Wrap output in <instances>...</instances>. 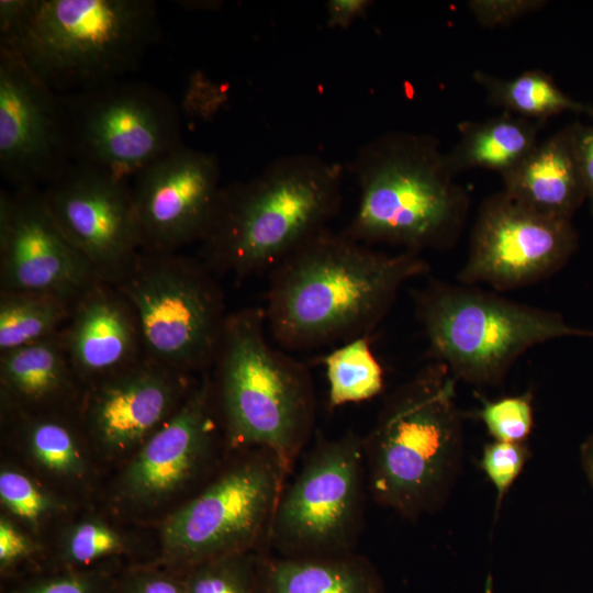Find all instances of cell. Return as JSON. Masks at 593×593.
I'll list each match as a JSON object with an SVG mask.
<instances>
[{
  "label": "cell",
  "mask_w": 593,
  "mask_h": 593,
  "mask_svg": "<svg viewBox=\"0 0 593 593\" xmlns=\"http://www.w3.org/2000/svg\"><path fill=\"white\" fill-rule=\"evenodd\" d=\"M2 404L24 412L63 414L81 403L85 387L72 368L60 333L0 353Z\"/></svg>",
  "instance_id": "cell-20"
},
{
  "label": "cell",
  "mask_w": 593,
  "mask_h": 593,
  "mask_svg": "<svg viewBox=\"0 0 593 593\" xmlns=\"http://www.w3.org/2000/svg\"><path fill=\"white\" fill-rule=\"evenodd\" d=\"M428 270L418 253L384 254L326 228L268 273V333L290 350L369 336L401 287Z\"/></svg>",
  "instance_id": "cell-1"
},
{
  "label": "cell",
  "mask_w": 593,
  "mask_h": 593,
  "mask_svg": "<svg viewBox=\"0 0 593 593\" xmlns=\"http://www.w3.org/2000/svg\"><path fill=\"white\" fill-rule=\"evenodd\" d=\"M43 192L59 230L96 276L118 284L142 251L131 182L71 163Z\"/></svg>",
  "instance_id": "cell-13"
},
{
  "label": "cell",
  "mask_w": 593,
  "mask_h": 593,
  "mask_svg": "<svg viewBox=\"0 0 593 593\" xmlns=\"http://www.w3.org/2000/svg\"><path fill=\"white\" fill-rule=\"evenodd\" d=\"M101 281L54 221L43 188L0 191V290L76 300Z\"/></svg>",
  "instance_id": "cell-16"
},
{
  "label": "cell",
  "mask_w": 593,
  "mask_h": 593,
  "mask_svg": "<svg viewBox=\"0 0 593 593\" xmlns=\"http://www.w3.org/2000/svg\"><path fill=\"white\" fill-rule=\"evenodd\" d=\"M60 335L85 389L145 357L133 305L115 284L104 281H98L76 299Z\"/></svg>",
  "instance_id": "cell-19"
},
{
  "label": "cell",
  "mask_w": 593,
  "mask_h": 593,
  "mask_svg": "<svg viewBox=\"0 0 593 593\" xmlns=\"http://www.w3.org/2000/svg\"><path fill=\"white\" fill-rule=\"evenodd\" d=\"M578 246L571 220L533 211L501 191L479 209L458 280L497 291L529 286L560 270Z\"/></svg>",
  "instance_id": "cell-12"
},
{
  "label": "cell",
  "mask_w": 593,
  "mask_h": 593,
  "mask_svg": "<svg viewBox=\"0 0 593 593\" xmlns=\"http://www.w3.org/2000/svg\"><path fill=\"white\" fill-rule=\"evenodd\" d=\"M580 461L588 480L593 486V433L580 446Z\"/></svg>",
  "instance_id": "cell-40"
},
{
  "label": "cell",
  "mask_w": 593,
  "mask_h": 593,
  "mask_svg": "<svg viewBox=\"0 0 593 593\" xmlns=\"http://www.w3.org/2000/svg\"><path fill=\"white\" fill-rule=\"evenodd\" d=\"M542 124L503 112L483 121L458 125L460 137L447 153L454 172L490 169L501 176L516 168L537 145Z\"/></svg>",
  "instance_id": "cell-23"
},
{
  "label": "cell",
  "mask_w": 593,
  "mask_h": 593,
  "mask_svg": "<svg viewBox=\"0 0 593 593\" xmlns=\"http://www.w3.org/2000/svg\"><path fill=\"white\" fill-rule=\"evenodd\" d=\"M127 593H186V585L163 573L143 572L131 580Z\"/></svg>",
  "instance_id": "cell-38"
},
{
  "label": "cell",
  "mask_w": 593,
  "mask_h": 593,
  "mask_svg": "<svg viewBox=\"0 0 593 593\" xmlns=\"http://www.w3.org/2000/svg\"><path fill=\"white\" fill-rule=\"evenodd\" d=\"M478 415L494 440L525 443L534 425L532 394L484 401Z\"/></svg>",
  "instance_id": "cell-31"
},
{
  "label": "cell",
  "mask_w": 593,
  "mask_h": 593,
  "mask_svg": "<svg viewBox=\"0 0 593 593\" xmlns=\"http://www.w3.org/2000/svg\"><path fill=\"white\" fill-rule=\"evenodd\" d=\"M350 170L358 201L343 232L353 239L414 253L457 240L469 195L433 135L383 133L358 149Z\"/></svg>",
  "instance_id": "cell-4"
},
{
  "label": "cell",
  "mask_w": 593,
  "mask_h": 593,
  "mask_svg": "<svg viewBox=\"0 0 593 593\" xmlns=\"http://www.w3.org/2000/svg\"><path fill=\"white\" fill-rule=\"evenodd\" d=\"M501 177L508 198L548 216L571 220L586 201L571 124L538 142L516 168Z\"/></svg>",
  "instance_id": "cell-21"
},
{
  "label": "cell",
  "mask_w": 593,
  "mask_h": 593,
  "mask_svg": "<svg viewBox=\"0 0 593 593\" xmlns=\"http://www.w3.org/2000/svg\"><path fill=\"white\" fill-rule=\"evenodd\" d=\"M530 456L525 443L494 440L484 446L480 467L496 491V510Z\"/></svg>",
  "instance_id": "cell-32"
},
{
  "label": "cell",
  "mask_w": 593,
  "mask_h": 593,
  "mask_svg": "<svg viewBox=\"0 0 593 593\" xmlns=\"http://www.w3.org/2000/svg\"><path fill=\"white\" fill-rule=\"evenodd\" d=\"M342 167L294 153L255 176L223 187L200 259L215 275L243 281L269 273L306 240L328 228L343 201Z\"/></svg>",
  "instance_id": "cell-2"
},
{
  "label": "cell",
  "mask_w": 593,
  "mask_h": 593,
  "mask_svg": "<svg viewBox=\"0 0 593 593\" xmlns=\"http://www.w3.org/2000/svg\"><path fill=\"white\" fill-rule=\"evenodd\" d=\"M268 335L264 307L228 313L210 373L227 445L267 449L289 475L313 432L314 384Z\"/></svg>",
  "instance_id": "cell-5"
},
{
  "label": "cell",
  "mask_w": 593,
  "mask_h": 593,
  "mask_svg": "<svg viewBox=\"0 0 593 593\" xmlns=\"http://www.w3.org/2000/svg\"><path fill=\"white\" fill-rule=\"evenodd\" d=\"M590 118V123L574 122L571 124V128L584 180L586 200L589 201L590 211L593 216V113Z\"/></svg>",
  "instance_id": "cell-35"
},
{
  "label": "cell",
  "mask_w": 593,
  "mask_h": 593,
  "mask_svg": "<svg viewBox=\"0 0 593 593\" xmlns=\"http://www.w3.org/2000/svg\"><path fill=\"white\" fill-rule=\"evenodd\" d=\"M287 477L272 452L248 449L247 456L165 521V549L195 566L267 544Z\"/></svg>",
  "instance_id": "cell-11"
},
{
  "label": "cell",
  "mask_w": 593,
  "mask_h": 593,
  "mask_svg": "<svg viewBox=\"0 0 593 593\" xmlns=\"http://www.w3.org/2000/svg\"><path fill=\"white\" fill-rule=\"evenodd\" d=\"M125 548L122 535L100 519H83L64 534L61 549L65 559L74 564H89L120 553Z\"/></svg>",
  "instance_id": "cell-30"
},
{
  "label": "cell",
  "mask_w": 593,
  "mask_h": 593,
  "mask_svg": "<svg viewBox=\"0 0 593 593\" xmlns=\"http://www.w3.org/2000/svg\"><path fill=\"white\" fill-rule=\"evenodd\" d=\"M92 581L83 575L68 574L34 584L23 593H93Z\"/></svg>",
  "instance_id": "cell-39"
},
{
  "label": "cell",
  "mask_w": 593,
  "mask_h": 593,
  "mask_svg": "<svg viewBox=\"0 0 593 593\" xmlns=\"http://www.w3.org/2000/svg\"><path fill=\"white\" fill-rule=\"evenodd\" d=\"M258 564L251 551L198 563L184 580L186 593H260Z\"/></svg>",
  "instance_id": "cell-28"
},
{
  "label": "cell",
  "mask_w": 593,
  "mask_h": 593,
  "mask_svg": "<svg viewBox=\"0 0 593 593\" xmlns=\"http://www.w3.org/2000/svg\"><path fill=\"white\" fill-rule=\"evenodd\" d=\"M3 410L41 468L66 479L80 478L85 473L86 460L79 435L67 415L30 413L8 405Z\"/></svg>",
  "instance_id": "cell-25"
},
{
  "label": "cell",
  "mask_w": 593,
  "mask_h": 593,
  "mask_svg": "<svg viewBox=\"0 0 593 593\" xmlns=\"http://www.w3.org/2000/svg\"><path fill=\"white\" fill-rule=\"evenodd\" d=\"M61 96L75 164L131 182L184 145L176 103L145 81L126 78Z\"/></svg>",
  "instance_id": "cell-9"
},
{
  "label": "cell",
  "mask_w": 593,
  "mask_h": 593,
  "mask_svg": "<svg viewBox=\"0 0 593 593\" xmlns=\"http://www.w3.org/2000/svg\"><path fill=\"white\" fill-rule=\"evenodd\" d=\"M322 363L332 409L371 400L384 388L383 368L372 351L369 336L342 343L324 356Z\"/></svg>",
  "instance_id": "cell-27"
},
{
  "label": "cell",
  "mask_w": 593,
  "mask_h": 593,
  "mask_svg": "<svg viewBox=\"0 0 593 593\" xmlns=\"http://www.w3.org/2000/svg\"><path fill=\"white\" fill-rule=\"evenodd\" d=\"M260 593H383L373 567L353 552L259 560Z\"/></svg>",
  "instance_id": "cell-22"
},
{
  "label": "cell",
  "mask_w": 593,
  "mask_h": 593,
  "mask_svg": "<svg viewBox=\"0 0 593 593\" xmlns=\"http://www.w3.org/2000/svg\"><path fill=\"white\" fill-rule=\"evenodd\" d=\"M222 429L210 370L199 374L175 413L137 449L122 475V491L136 504H156L204 468Z\"/></svg>",
  "instance_id": "cell-18"
},
{
  "label": "cell",
  "mask_w": 593,
  "mask_h": 593,
  "mask_svg": "<svg viewBox=\"0 0 593 593\" xmlns=\"http://www.w3.org/2000/svg\"><path fill=\"white\" fill-rule=\"evenodd\" d=\"M456 381L443 362L426 365L387 398L362 438L371 495L404 518L443 508L461 473L463 423Z\"/></svg>",
  "instance_id": "cell-3"
},
{
  "label": "cell",
  "mask_w": 593,
  "mask_h": 593,
  "mask_svg": "<svg viewBox=\"0 0 593 593\" xmlns=\"http://www.w3.org/2000/svg\"><path fill=\"white\" fill-rule=\"evenodd\" d=\"M195 380L145 356L87 388L78 417L100 450L125 454L139 447L175 413Z\"/></svg>",
  "instance_id": "cell-17"
},
{
  "label": "cell",
  "mask_w": 593,
  "mask_h": 593,
  "mask_svg": "<svg viewBox=\"0 0 593 593\" xmlns=\"http://www.w3.org/2000/svg\"><path fill=\"white\" fill-rule=\"evenodd\" d=\"M75 301L48 292L0 290V353L60 333Z\"/></svg>",
  "instance_id": "cell-26"
},
{
  "label": "cell",
  "mask_w": 593,
  "mask_h": 593,
  "mask_svg": "<svg viewBox=\"0 0 593 593\" xmlns=\"http://www.w3.org/2000/svg\"><path fill=\"white\" fill-rule=\"evenodd\" d=\"M217 157L182 145L131 181L142 250L177 253L206 235L223 187Z\"/></svg>",
  "instance_id": "cell-15"
},
{
  "label": "cell",
  "mask_w": 593,
  "mask_h": 593,
  "mask_svg": "<svg viewBox=\"0 0 593 593\" xmlns=\"http://www.w3.org/2000/svg\"><path fill=\"white\" fill-rule=\"evenodd\" d=\"M160 36L152 0H34L9 43L58 93L128 78Z\"/></svg>",
  "instance_id": "cell-6"
},
{
  "label": "cell",
  "mask_w": 593,
  "mask_h": 593,
  "mask_svg": "<svg viewBox=\"0 0 593 593\" xmlns=\"http://www.w3.org/2000/svg\"><path fill=\"white\" fill-rule=\"evenodd\" d=\"M35 549L33 540L11 519L0 518V566H12L30 556Z\"/></svg>",
  "instance_id": "cell-34"
},
{
  "label": "cell",
  "mask_w": 593,
  "mask_h": 593,
  "mask_svg": "<svg viewBox=\"0 0 593 593\" xmlns=\"http://www.w3.org/2000/svg\"><path fill=\"white\" fill-rule=\"evenodd\" d=\"M366 484L361 437L349 432L318 439L296 478L281 492L267 544L288 557L353 552Z\"/></svg>",
  "instance_id": "cell-10"
},
{
  "label": "cell",
  "mask_w": 593,
  "mask_h": 593,
  "mask_svg": "<svg viewBox=\"0 0 593 593\" xmlns=\"http://www.w3.org/2000/svg\"><path fill=\"white\" fill-rule=\"evenodd\" d=\"M546 3L544 0H471L468 7L480 25L494 29L538 11Z\"/></svg>",
  "instance_id": "cell-33"
},
{
  "label": "cell",
  "mask_w": 593,
  "mask_h": 593,
  "mask_svg": "<svg viewBox=\"0 0 593 593\" xmlns=\"http://www.w3.org/2000/svg\"><path fill=\"white\" fill-rule=\"evenodd\" d=\"M371 4L369 0H328L326 22L332 27L346 29L365 15Z\"/></svg>",
  "instance_id": "cell-37"
},
{
  "label": "cell",
  "mask_w": 593,
  "mask_h": 593,
  "mask_svg": "<svg viewBox=\"0 0 593 593\" xmlns=\"http://www.w3.org/2000/svg\"><path fill=\"white\" fill-rule=\"evenodd\" d=\"M472 78L484 89L490 104L534 122L544 124L567 111L589 116L593 113V105L568 97L551 76L539 69L526 70L510 79L475 70Z\"/></svg>",
  "instance_id": "cell-24"
},
{
  "label": "cell",
  "mask_w": 593,
  "mask_h": 593,
  "mask_svg": "<svg viewBox=\"0 0 593 593\" xmlns=\"http://www.w3.org/2000/svg\"><path fill=\"white\" fill-rule=\"evenodd\" d=\"M429 354L457 380L494 385L526 350L548 340L592 336L555 311L477 288L432 281L414 295Z\"/></svg>",
  "instance_id": "cell-7"
},
{
  "label": "cell",
  "mask_w": 593,
  "mask_h": 593,
  "mask_svg": "<svg viewBox=\"0 0 593 593\" xmlns=\"http://www.w3.org/2000/svg\"><path fill=\"white\" fill-rule=\"evenodd\" d=\"M115 286L136 312L146 357L191 376L212 368L228 313L200 258L142 250Z\"/></svg>",
  "instance_id": "cell-8"
},
{
  "label": "cell",
  "mask_w": 593,
  "mask_h": 593,
  "mask_svg": "<svg viewBox=\"0 0 593 593\" xmlns=\"http://www.w3.org/2000/svg\"><path fill=\"white\" fill-rule=\"evenodd\" d=\"M34 0L0 1V42L12 41L31 14Z\"/></svg>",
  "instance_id": "cell-36"
},
{
  "label": "cell",
  "mask_w": 593,
  "mask_h": 593,
  "mask_svg": "<svg viewBox=\"0 0 593 593\" xmlns=\"http://www.w3.org/2000/svg\"><path fill=\"white\" fill-rule=\"evenodd\" d=\"M61 93L0 42V174L13 188H44L71 164Z\"/></svg>",
  "instance_id": "cell-14"
},
{
  "label": "cell",
  "mask_w": 593,
  "mask_h": 593,
  "mask_svg": "<svg viewBox=\"0 0 593 593\" xmlns=\"http://www.w3.org/2000/svg\"><path fill=\"white\" fill-rule=\"evenodd\" d=\"M0 500L8 512L35 526L60 507L25 473L9 467L0 471Z\"/></svg>",
  "instance_id": "cell-29"
}]
</instances>
